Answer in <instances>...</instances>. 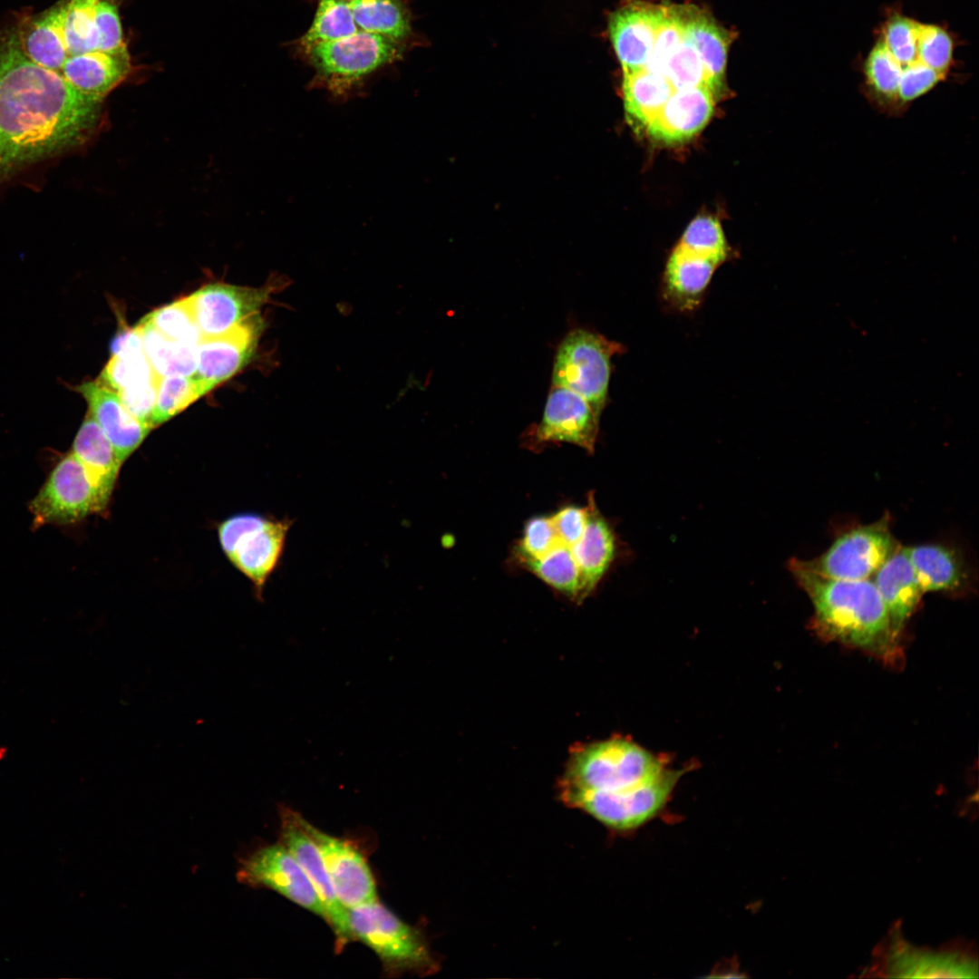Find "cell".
<instances>
[{"label":"cell","instance_id":"cell-13","mask_svg":"<svg viewBox=\"0 0 979 979\" xmlns=\"http://www.w3.org/2000/svg\"><path fill=\"white\" fill-rule=\"evenodd\" d=\"M280 840L301 866L315 887L326 914V923L335 936L336 950L342 951L354 941L348 920V910L340 902L321 853L311 838L301 828L298 812L289 807H279Z\"/></svg>","mask_w":979,"mask_h":979},{"label":"cell","instance_id":"cell-15","mask_svg":"<svg viewBox=\"0 0 979 979\" xmlns=\"http://www.w3.org/2000/svg\"><path fill=\"white\" fill-rule=\"evenodd\" d=\"M297 819L318 848L340 902L348 909L377 899L374 877L364 856L349 841L318 829L299 813Z\"/></svg>","mask_w":979,"mask_h":979},{"label":"cell","instance_id":"cell-37","mask_svg":"<svg viewBox=\"0 0 979 979\" xmlns=\"http://www.w3.org/2000/svg\"><path fill=\"white\" fill-rule=\"evenodd\" d=\"M661 74L675 90L705 86L712 92L709 74L698 53L684 36L666 59Z\"/></svg>","mask_w":979,"mask_h":979},{"label":"cell","instance_id":"cell-30","mask_svg":"<svg viewBox=\"0 0 979 979\" xmlns=\"http://www.w3.org/2000/svg\"><path fill=\"white\" fill-rule=\"evenodd\" d=\"M906 552L923 594L955 589L964 581V566L948 548L927 544L906 548Z\"/></svg>","mask_w":979,"mask_h":979},{"label":"cell","instance_id":"cell-2","mask_svg":"<svg viewBox=\"0 0 979 979\" xmlns=\"http://www.w3.org/2000/svg\"><path fill=\"white\" fill-rule=\"evenodd\" d=\"M872 36L855 65L860 92L879 114L903 117L936 87L958 80L964 41L946 23L921 21L897 1L881 7Z\"/></svg>","mask_w":979,"mask_h":979},{"label":"cell","instance_id":"cell-32","mask_svg":"<svg viewBox=\"0 0 979 979\" xmlns=\"http://www.w3.org/2000/svg\"><path fill=\"white\" fill-rule=\"evenodd\" d=\"M349 4L360 31L404 44L411 37V15L402 0H354Z\"/></svg>","mask_w":979,"mask_h":979},{"label":"cell","instance_id":"cell-8","mask_svg":"<svg viewBox=\"0 0 979 979\" xmlns=\"http://www.w3.org/2000/svg\"><path fill=\"white\" fill-rule=\"evenodd\" d=\"M289 519L259 514L232 516L218 526V539L227 557L255 587L261 598L266 582L281 559Z\"/></svg>","mask_w":979,"mask_h":979},{"label":"cell","instance_id":"cell-3","mask_svg":"<svg viewBox=\"0 0 979 979\" xmlns=\"http://www.w3.org/2000/svg\"><path fill=\"white\" fill-rule=\"evenodd\" d=\"M788 566L811 601L813 621L821 635L877 657L895 656L899 636L871 579L826 577L805 568L796 558Z\"/></svg>","mask_w":979,"mask_h":979},{"label":"cell","instance_id":"cell-26","mask_svg":"<svg viewBox=\"0 0 979 979\" xmlns=\"http://www.w3.org/2000/svg\"><path fill=\"white\" fill-rule=\"evenodd\" d=\"M872 577L887 607L892 629L899 636L923 594L906 548L899 547Z\"/></svg>","mask_w":979,"mask_h":979},{"label":"cell","instance_id":"cell-35","mask_svg":"<svg viewBox=\"0 0 979 979\" xmlns=\"http://www.w3.org/2000/svg\"><path fill=\"white\" fill-rule=\"evenodd\" d=\"M211 390L193 375L159 378L151 420L153 428L169 421Z\"/></svg>","mask_w":979,"mask_h":979},{"label":"cell","instance_id":"cell-21","mask_svg":"<svg viewBox=\"0 0 979 979\" xmlns=\"http://www.w3.org/2000/svg\"><path fill=\"white\" fill-rule=\"evenodd\" d=\"M74 389L85 399L88 412L99 424L119 459L124 462L151 429L128 411L115 391L100 381L86 382Z\"/></svg>","mask_w":979,"mask_h":979},{"label":"cell","instance_id":"cell-28","mask_svg":"<svg viewBox=\"0 0 979 979\" xmlns=\"http://www.w3.org/2000/svg\"><path fill=\"white\" fill-rule=\"evenodd\" d=\"M683 36L698 53L711 81L714 97L723 90L731 34L695 6L679 5Z\"/></svg>","mask_w":979,"mask_h":979},{"label":"cell","instance_id":"cell-41","mask_svg":"<svg viewBox=\"0 0 979 979\" xmlns=\"http://www.w3.org/2000/svg\"><path fill=\"white\" fill-rule=\"evenodd\" d=\"M557 539V534L550 515L532 517L526 522L522 537L514 547V559L518 565L537 559L547 553Z\"/></svg>","mask_w":979,"mask_h":979},{"label":"cell","instance_id":"cell-42","mask_svg":"<svg viewBox=\"0 0 979 979\" xmlns=\"http://www.w3.org/2000/svg\"><path fill=\"white\" fill-rule=\"evenodd\" d=\"M683 39V25L679 6L666 5L665 15L658 29L651 55L645 69L661 74L666 59Z\"/></svg>","mask_w":979,"mask_h":979},{"label":"cell","instance_id":"cell-5","mask_svg":"<svg viewBox=\"0 0 979 979\" xmlns=\"http://www.w3.org/2000/svg\"><path fill=\"white\" fill-rule=\"evenodd\" d=\"M347 910L354 939L376 954L388 976L435 972L437 964L422 932L377 899Z\"/></svg>","mask_w":979,"mask_h":979},{"label":"cell","instance_id":"cell-10","mask_svg":"<svg viewBox=\"0 0 979 979\" xmlns=\"http://www.w3.org/2000/svg\"><path fill=\"white\" fill-rule=\"evenodd\" d=\"M599 414L583 397L552 385L542 418L522 435L527 449L539 451L548 443L567 442L592 454L599 432Z\"/></svg>","mask_w":979,"mask_h":979},{"label":"cell","instance_id":"cell-12","mask_svg":"<svg viewBox=\"0 0 979 979\" xmlns=\"http://www.w3.org/2000/svg\"><path fill=\"white\" fill-rule=\"evenodd\" d=\"M237 877L248 886L272 889L326 922L324 906L315 887L280 842L260 847L243 858Z\"/></svg>","mask_w":979,"mask_h":979},{"label":"cell","instance_id":"cell-36","mask_svg":"<svg viewBox=\"0 0 979 979\" xmlns=\"http://www.w3.org/2000/svg\"><path fill=\"white\" fill-rule=\"evenodd\" d=\"M98 0H65L63 32L69 56L97 48L95 7Z\"/></svg>","mask_w":979,"mask_h":979},{"label":"cell","instance_id":"cell-44","mask_svg":"<svg viewBox=\"0 0 979 979\" xmlns=\"http://www.w3.org/2000/svg\"><path fill=\"white\" fill-rule=\"evenodd\" d=\"M159 376L118 392L128 411L142 423L153 428L151 420L157 397Z\"/></svg>","mask_w":979,"mask_h":979},{"label":"cell","instance_id":"cell-9","mask_svg":"<svg viewBox=\"0 0 979 979\" xmlns=\"http://www.w3.org/2000/svg\"><path fill=\"white\" fill-rule=\"evenodd\" d=\"M899 547L887 519L883 518L843 533L819 557L799 561L805 568L826 577L868 579Z\"/></svg>","mask_w":979,"mask_h":979},{"label":"cell","instance_id":"cell-25","mask_svg":"<svg viewBox=\"0 0 979 979\" xmlns=\"http://www.w3.org/2000/svg\"><path fill=\"white\" fill-rule=\"evenodd\" d=\"M131 69L128 50H93L69 56L59 73L79 92L103 100L128 77Z\"/></svg>","mask_w":979,"mask_h":979},{"label":"cell","instance_id":"cell-17","mask_svg":"<svg viewBox=\"0 0 979 979\" xmlns=\"http://www.w3.org/2000/svg\"><path fill=\"white\" fill-rule=\"evenodd\" d=\"M683 772L665 768L653 780L620 794L593 800L580 810L616 830L637 829L663 809Z\"/></svg>","mask_w":979,"mask_h":979},{"label":"cell","instance_id":"cell-7","mask_svg":"<svg viewBox=\"0 0 979 979\" xmlns=\"http://www.w3.org/2000/svg\"><path fill=\"white\" fill-rule=\"evenodd\" d=\"M625 346L584 328L569 331L559 344L553 364L552 385L567 388L601 414L608 402L612 358Z\"/></svg>","mask_w":979,"mask_h":979},{"label":"cell","instance_id":"cell-18","mask_svg":"<svg viewBox=\"0 0 979 979\" xmlns=\"http://www.w3.org/2000/svg\"><path fill=\"white\" fill-rule=\"evenodd\" d=\"M263 327L257 314L221 334L201 336L193 376L213 389L235 375L253 356Z\"/></svg>","mask_w":979,"mask_h":979},{"label":"cell","instance_id":"cell-6","mask_svg":"<svg viewBox=\"0 0 979 979\" xmlns=\"http://www.w3.org/2000/svg\"><path fill=\"white\" fill-rule=\"evenodd\" d=\"M314 69L315 82L342 94L376 70L402 57L404 43L386 36L358 31L333 42L299 46Z\"/></svg>","mask_w":979,"mask_h":979},{"label":"cell","instance_id":"cell-11","mask_svg":"<svg viewBox=\"0 0 979 979\" xmlns=\"http://www.w3.org/2000/svg\"><path fill=\"white\" fill-rule=\"evenodd\" d=\"M29 509L36 526L73 524L96 512L91 481L72 451L55 465Z\"/></svg>","mask_w":979,"mask_h":979},{"label":"cell","instance_id":"cell-14","mask_svg":"<svg viewBox=\"0 0 979 979\" xmlns=\"http://www.w3.org/2000/svg\"><path fill=\"white\" fill-rule=\"evenodd\" d=\"M276 283L262 287L208 284L188 296L201 336L221 334L256 315L268 302Z\"/></svg>","mask_w":979,"mask_h":979},{"label":"cell","instance_id":"cell-1","mask_svg":"<svg viewBox=\"0 0 979 979\" xmlns=\"http://www.w3.org/2000/svg\"><path fill=\"white\" fill-rule=\"evenodd\" d=\"M104 118L102 99L25 55L15 27L0 34V181L85 145Z\"/></svg>","mask_w":979,"mask_h":979},{"label":"cell","instance_id":"cell-16","mask_svg":"<svg viewBox=\"0 0 979 979\" xmlns=\"http://www.w3.org/2000/svg\"><path fill=\"white\" fill-rule=\"evenodd\" d=\"M877 971L897 978H976L977 958L959 949L917 948L893 934L879 953Z\"/></svg>","mask_w":979,"mask_h":979},{"label":"cell","instance_id":"cell-39","mask_svg":"<svg viewBox=\"0 0 979 979\" xmlns=\"http://www.w3.org/2000/svg\"><path fill=\"white\" fill-rule=\"evenodd\" d=\"M677 247L704 257L725 261L728 251L720 222L711 216H699L685 229Z\"/></svg>","mask_w":979,"mask_h":979},{"label":"cell","instance_id":"cell-22","mask_svg":"<svg viewBox=\"0 0 979 979\" xmlns=\"http://www.w3.org/2000/svg\"><path fill=\"white\" fill-rule=\"evenodd\" d=\"M714 102V95L705 86L676 89L647 125V134L665 144L684 142L708 123Z\"/></svg>","mask_w":979,"mask_h":979},{"label":"cell","instance_id":"cell-23","mask_svg":"<svg viewBox=\"0 0 979 979\" xmlns=\"http://www.w3.org/2000/svg\"><path fill=\"white\" fill-rule=\"evenodd\" d=\"M723 261L697 255L675 247L666 262L661 297L680 313L694 312L703 303L711 279Z\"/></svg>","mask_w":979,"mask_h":979},{"label":"cell","instance_id":"cell-29","mask_svg":"<svg viewBox=\"0 0 979 979\" xmlns=\"http://www.w3.org/2000/svg\"><path fill=\"white\" fill-rule=\"evenodd\" d=\"M674 90L664 75L645 68L633 73H624V107L631 126L638 130L646 129Z\"/></svg>","mask_w":979,"mask_h":979},{"label":"cell","instance_id":"cell-34","mask_svg":"<svg viewBox=\"0 0 979 979\" xmlns=\"http://www.w3.org/2000/svg\"><path fill=\"white\" fill-rule=\"evenodd\" d=\"M358 31L349 2L319 0L313 22L299 39L298 46L336 41Z\"/></svg>","mask_w":979,"mask_h":979},{"label":"cell","instance_id":"cell-38","mask_svg":"<svg viewBox=\"0 0 979 979\" xmlns=\"http://www.w3.org/2000/svg\"><path fill=\"white\" fill-rule=\"evenodd\" d=\"M143 320L170 340L198 344L201 337L188 296L152 311Z\"/></svg>","mask_w":979,"mask_h":979},{"label":"cell","instance_id":"cell-47","mask_svg":"<svg viewBox=\"0 0 979 979\" xmlns=\"http://www.w3.org/2000/svg\"><path fill=\"white\" fill-rule=\"evenodd\" d=\"M344 1L351 2V1H354V0H344Z\"/></svg>","mask_w":979,"mask_h":979},{"label":"cell","instance_id":"cell-20","mask_svg":"<svg viewBox=\"0 0 979 979\" xmlns=\"http://www.w3.org/2000/svg\"><path fill=\"white\" fill-rule=\"evenodd\" d=\"M586 505L585 531L570 547L580 574L583 601L595 591L622 551V543L612 524L599 511L593 493L588 494Z\"/></svg>","mask_w":979,"mask_h":979},{"label":"cell","instance_id":"cell-31","mask_svg":"<svg viewBox=\"0 0 979 979\" xmlns=\"http://www.w3.org/2000/svg\"><path fill=\"white\" fill-rule=\"evenodd\" d=\"M138 326L141 329L145 354L160 378L194 374L197 344L170 340L143 319Z\"/></svg>","mask_w":979,"mask_h":979},{"label":"cell","instance_id":"cell-46","mask_svg":"<svg viewBox=\"0 0 979 979\" xmlns=\"http://www.w3.org/2000/svg\"><path fill=\"white\" fill-rule=\"evenodd\" d=\"M111 351L115 356L145 353L140 327L136 325L131 329H122L119 332L111 342Z\"/></svg>","mask_w":979,"mask_h":979},{"label":"cell","instance_id":"cell-24","mask_svg":"<svg viewBox=\"0 0 979 979\" xmlns=\"http://www.w3.org/2000/svg\"><path fill=\"white\" fill-rule=\"evenodd\" d=\"M72 452L83 466L91 481L96 512H102L111 499L123 462L89 412L76 433Z\"/></svg>","mask_w":979,"mask_h":979},{"label":"cell","instance_id":"cell-4","mask_svg":"<svg viewBox=\"0 0 979 979\" xmlns=\"http://www.w3.org/2000/svg\"><path fill=\"white\" fill-rule=\"evenodd\" d=\"M664 769L660 758L628 740L580 744L573 748L559 780L560 797L580 809L590 800L649 782Z\"/></svg>","mask_w":979,"mask_h":979},{"label":"cell","instance_id":"cell-33","mask_svg":"<svg viewBox=\"0 0 979 979\" xmlns=\"http://www.w3.org/2000/svg\"><path fill=\"white\" fill-rule=\"evenodd\" d=\"M570 547L557 537L555 545L542 557L519 566L561 595L581 603L580 574Z\"/></svg>","mask_w":979,"mask_h":979},{"label":"cell","instance_id":"cell-45","mask_svg":"<svg viewBox=\"0 0 979 979\" xmlns=\"http://www.w3.org/2000/svg\"><path fill=\"white\" fill-rule=\"evenodd\" d=\"M587 514V505L583 507L568 505L550 515L561 542L572 546L580 539L585 531Z\"/></svg>","mask_w":979,"mask_h":979},{"label":"cell","instance_id":"cell-43","mask_svg":"<svg viewBox=\"0 0 979 979\" xmlns=\"http://www.w3.org/2000/svg\"><path fill=\"white\" fill-rule=\"evenodd\" d=\"M96 50L117 53L127 50L116 0H98L95 7Z\"/></svg>","mask_w":979,"mask_h":979},{"label":"cell","instance_id":"cell-40","mask_svg":"<svg viewBox=\"0 0 979 979\" xmlns=\"http://www.w3.org/2000/svg\"><path fill=\"white\" fill-rule=\"evenodd\" d=\"M156 375L145 353L125 356L111 355L98 381L118 393Z\"/></svg>","mask_w":979,"mask_h":979},{"label":"cell","instance_id":"cell-27","mask_svg":"<svg viewBox=\"0 0 979 979\" xmlns=\"http://www.w3.org/2000/svg\"><path fill=\"white\" fill-rule=\"evenodd\" d=\"M65 0L26 17L15 27L23 52L34 63L59 72L69 57L63 32Z\"/></svg>","mask_w":979,"mask_h":979},{"label":"cell","instance_id":"cell-19","mask_svg":"<svg viewBox=\"0 0 979 979\" xmlns=\"http://www.w3.org/2000/svg\"><path fill=\"white\" fill-rule=\"evenodd\" d=\"M666 5L631 0L609 16L610 39L624 73L645 67Z\"/></svg>","mask_w":979,"mask_h":979}]
</instances>
